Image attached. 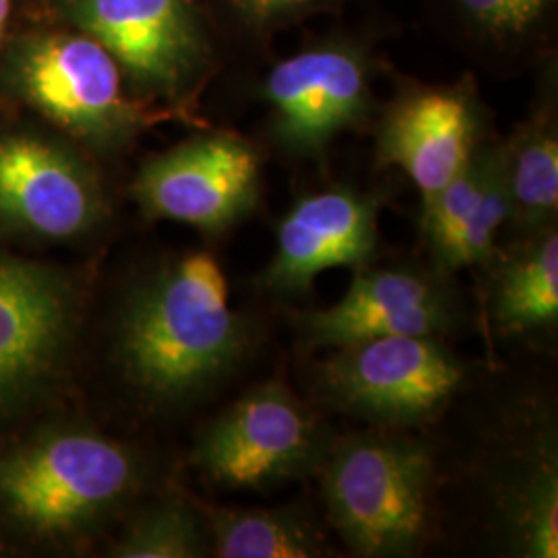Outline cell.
<instances>
[{
    "label": "cell",
    "instance_id": "obj_1",
    "mask_svg": "<svg viewBox=\"0 0 558 558\" xmlns=\"http://www.w3.org/2000/svg\"><path fill=\"white\" fill-rule=\"evenodd\" d=\"M251 341L220 263L203 251L145 279L120 317L122 366L137 389L161 401L197 396L230 375Z\"/></svg>",
    "mask_w": 558,
    "mask_h": 558
},
{
    "label": "cell",
    "instance_id": "obj_2",
    "mask_svg": "<svg viewBox=\"0 0 558 558\" xmlns=\"http://www.w3.org/2000/svg\"><path fill=\"white\" fill-rule=\"evenodd\" d=\"M380 29H338L274 60L257 87L267 106L265 135L288 160H320L348 131L368 126L379 104L375 81L387 69Z\"/></svg>",
    "mask_w": 558,
    "mask_h": 558
},
{
    "label": "cell",
    "instance_id": "obj_3",
    "mask_svg": "<svg viewBox=\"0 0 558 558\" xmlns=\"http://www.w3.org/2000/svg\"><path fill=\"white\" fill-rule=\"evenodd\" d=\"M323 497L341 539L360 557H405L426 536L435 463L418 440L362 433L331 440Z\"/></svg>",
    "mask_w": 558,
    "mask_h": 558
},
{
    "label": "cell",
    "instance_id": "obj_4",
    "mask_svg": "<svg viewBox=\"0 0 558 558\" xmlns=\"http://www.w3.org/2000/svg\"><path fill=\"white\" fill-rule=\"evenodd\" d=\"M140 482V463L117 440L60 430L0 459V505L41 536H66L114 511Z\"/></svg>",
    "mask_w": 558,
    "mask_h": 558
},
{
    "label": "cell",
    "instance_id": "obj_5",
    "mask_svg": "<svg viewBox=\"0 0 558 558\" xmlns=\"http://www.w3.org/2000/svg\"><path fill=\"white\" fill-rule=\"evenodd\" d=\"M64 17L100 41L135 94L182 106L220 66L201 0H60Z\"/></svg>",
    "mask_w": 558,
    "mask_h": 558
},
{
    "label": "cell",
    "instance_id": "obj_6",
    "mask_svg": "<svg viewBox=\"0 0 558 558\" xmlns=\"http://www.w3.org/2000/svg\"><path fill=\"white\" fill-rule=\"evenodd\" d=\"M9 80L23 100L73 137L119 149L170 110L151 112L124 89L119 62L92 36L34 34L9 54Z\"/></svg>",
    "mask_w": 558,
    "mask_h": 558
},
{
    "label": "cell",
    "instance_id": "obj_7",
    "mask_svg": "<svg viewBox=\"0 0 558 558\" xmlns=\"http://www.w3.org/2000/svg\"><path fill=\"white\" fill-rule=\"evenodd\" d=\"M317 389L336 410L380 428H412L439 416L465 366L437 338L389 336L333 348Z\"/></svg>",
    "mask_w": 558,
    "mask_h": 558
},
{
    "label": "cell",
    "instance_id": "obj_8",
    "mask_svg": "<svg viewBox=\"0 0 558 558\" xmlns=\"http://www.w3.org/2000/svg\"><path fill=\"white\" fill-rule=\"evenodd\" d=\"M331 440L281 383H263L201 433L193 461L223 488L260 490L319 470Z\"/></svg>",
    "mask_w": 558,
    "mask_h": 558
},
{
    "label": "cell",
    "instance_id": "obj_9",
    "mask_svg": "<svg viewBox=\"0 0 558 558\" xmlns=\"http://www.w3.org/2000/svg\"><path fill=\"white\" fill-rule=\"evenodd\" d=\"M375 160L401 168L416 184L422 205L456 179L480 143L490 119L474 75L453 83L398 77L396 92L375 117Z\"/></svg>",
    "mask_w": 558,
    "mask_h": 558
},
{
    "label": "cell",
    "instance_id": "obj_10",
    "mask_svg": "<svg viewBox=\"0 0 558 558\" xmlns=\"http://www.w3.org/2000/svg\"><path fill=\"white\" fill-rule=\"evenodd\" d=\"M133 197L147 218L223 234L259 205V149L232 131L201 133L145 161Z\"/></svg>",
    "mask_w": 558,
    "mask_h": 558
},
{
    "label": "cell",
    "instance_id": "obj_11",
    "mask_svg": "<svg viewBox=\"0 0 558 558\" xmlns=\"http://www.w3.org/2000/svg\"><path fill=\"white\" fill-rule=\"evenodd\" d=\"M104 214L92 168L59 143L34 135L0 137V223L44 240L94 230Z\"/></svg>",
    "mask_w": 558,
    "mask_h": 558
},
{
    "label": "cell",
    "instance_id": "obj_12",
    "mask_svg": "<svg viewBox=\"0 0 558 558\" xmlns=\"http://www.w3.org/2000/svg\"><path fill=\"white\" fill-rule=\"evenodd\" d=\"M77 323L71 283L0 255V412L34 393L64 356Z\"/></svg>",
    "mask_w": 558,
    "mask_h": 558
},
{
    "label": "cell",
    "instance_id": "obj_13",
    "mask_svg": "<svg viewBox=\"0 0 558 558\" xmlns=\"http://www.w3.org/2000/svg\"><path fill=\"white\" fill-rule=\"evenodd\" d=\"M380 201L352 186L300 197L279 220L276 255L259 286L279 296L306 294L323 271L375 259Z\"/></svg>",
    "mask_w": 558,
    "mask_h": 558
},
{
    "label": "cell",
    "instance_id": "obj_14",
    "mask_svg": "<svg viewBox=\"0 0 558 558\" xmlns=\"http://www.w3.org/2000/svg\"><path fill=\"white\" fill-rule=\"evenodd\" d=\"M453 323L451 299L435 276L360 267L343 299L300 315V336L315 348H341L389 336L439 338Z\"/></svg>",
    "mask_w": 558,
    "mask_h": 558
},
{
    "label": "cell",
    "instance_id": "obj_15",
    "mask_svg": "<svg viewBox=\"0 0 558 558\" xmlns=\"http://www.w3.org/2000/svg\"><path fill=\"white\" fill-rule=\"evenodd\" d=\"M509 220L502 140L482 141L439 195L422 205V226L437 269L453 274L490 263Z\"/></svg>",
    "mask_w": 558,
    "mask_h": 558
},
{
    "label": "cell",
    "instance_id": "obj_16",
    "mask_svg": "<svg viewBox=\"0 0 558 558\" xmlns=\"http://www.w3.org/2000/svg\"><path fill=\"white\" fill-rule=\"evenodd\" d=\"M456 48L497 73L538 66L557 52L558 0H424Z\"/></svg>",
    "mask_w": 558,
    "mask_h": 558
},
{
    "label": "cell",
    "instance_id": "obj_17",
    "mask_svg": "<svg viewBox=\"0 0 558 558\" xmlns=\"http://www.w3.org/2000/svg\"><path fill=\"white\" fill-rule=\"evenodd\" d=\"M538 94L527 119L502 140L509 220L513 232L532 236L557 226L558 62L557 52L538 64Z\"/></svg>",
    "mask_w": 558,
    "mask_h": 558
},
{
    "label": "cell",
    "instance_id": "obj_18",
    "mask_svg": "<svg viewBox=\"0 0 558 558\" xmlns=\"http://www.w3.org/2000/svg\"><path fill=\"white\" fill-rule=\"evenodd\" d=\"M490 317L502 336L548 331L558 323V234L550 226L502 253L490 286Z\"/></svg>",
    "mask_w": 558,
    "mask_h": 558
},
{
    "label": "cell",
    "instance_id": "obj_19",
    "mask_svg": "<svg viewBox=\"0 0 558 558\" xmlns=\"http://www.w3.org/2000/svg\"><path fill=\"white\" fill-rule=\"evenodd\" d=\"M214 555L221 558H311L325 544L311 518L294 507L209 511Z\"/></svg>",
    "mask_w": 558,
    "mask_h": 558
},
{
    "label": "cell",
    "instance_id": "obj_20",
    "mask_svg": "<svg viewBox=\"0 0 558 558\" xmlns=\"http://www.w3.org/2000/svg\"><path fill=\"white\" fill-rule=\"evenodd\" d=\"M352 0H201L220 46L259 57L281 29L320 13H339Z\"/></svg>",
    "mask_w": 558,
    "mask_h": 558
},
{
    "label": "cell",
    "instance_id": "obj_21",
    "mask_svg": "<svg viewBox=\"0 0 558 558\" xmlns=\"http://www.w3.org/2000/svg\"><path fill=\"white\" fill-rule=\"evenodd\" d=\"M507 532L519 557H558V472L555 456L538 459L505 502Z\"/></svg>",
    "mask_w": 558,
    "mask_h": 558
},
{
    "label": "cell",
    "instance_id": "obj_22",
    "mask_svg": "<svg viewBox=\"0 0 558 558\" xmlns=\"http://www.w3.org/2000/svg\"><path fill=\"white\" fill-rule=\"evenodd\" d=\"M201 555L199 521L177 502L143 511L112 548V557L119 558H193Z\"/></svg>",
    "mask_w": 558,
    "mask_h": 558
},
{
    "label": "cell",
    "instance_id": "obj_23",
    "mask_svg": "<svg viewBox=\"0 0 558 558\" xmlns=\"http://www.w3.org/2000/svg\"><path fill=\"white\" fill-rule=\"evenodd\" d=\"M9 9H11V0H0V40L4 36V27L9 21Z\"/></svg>",
    "mask_w": 558,
    "mask_h": 558
}]
</instances>
